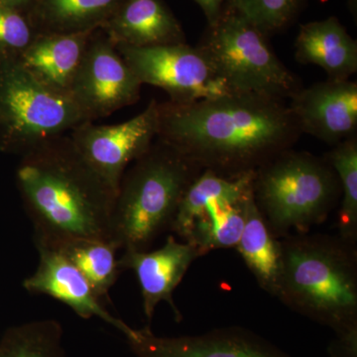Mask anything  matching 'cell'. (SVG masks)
Returning <instances> with one entry per match:
<instances>
[{
    "label": "cell",
    "mask_w": 357,
    "mask_h": 357,
    "mask_svg": "<svg viewBox=\"0 0 357 357\" xmlns=\"http://www.w3.org/2000/svg\"><path fill=\"white\" fill-rule=\"evenodd\" d=\"M39 1L40 0H0V4L13 7V8L23 13V10L29 8V7L35 8Z\"/></svg>",
    "instance_id": "28"
},
{
    "label": "cell",
    "mask_w": 357,
    "mask_h": 357,
    "mask_svg": "<svg viewBox=\"0 0 357 357\" xmlns=\"http://www.w3.org/2000/svg\"><path fill=\"white\" fill-rule=\"evenodd\" d=\"M39 264L35 273L23 282V287L33 295H45L70 307L82 319L96 317L126 335L130 328L115 318L98 299L79 269L57 248L36 245Z\"/></svg>",
    "instance_id": "15"
},
{
    "label": "cell",
    "mask_w": 357,
    "mask_h": 357,
    "mask_svg": "<svg viewBox=\"0 0 357 357\" xmlns=\"http://www.w3.org/2000/svg\"><path fill=\"white\" fill-rule=\"evenodd\" d=\"M255 174L229 178L202 171L181 199L171 231L196 248L199 256L236 248Z\"/></svg>",
    "instance_id": "8"
},
{
    "label": "cell",
    "mask_w": 357,
    "mask_h": 357,
    "mask_svg": "<svg viewBox=\"0 0 357 357\" xmlns=\"http://www.w3.org/2000/svg\"><path fill=\"white\" fill-rule=\"evenodd\" d=\"M141 84L164 89L169 102L192 103L231 93L198 46H115Z\"/></svg>",
    "instance_id": "9"
},
{
    "label": "cell",
    "mask_w": 357,
    "mask_h": 357,
    "mask_svg": "<svg viewBox=\"0 0 357 357\" xmlns=\"http://www.w3.org/2000/svg\"><path fill=\"white\" fill-rule=\"evenodd\" d=\"M0 357H67L62 326L40 319L8 328L0 340Z\"/></svg>",
    "instance_id": "22"
},
{
    "label": "cell",
    "mask_w": 357,
    "mask_h": 357,
    "mask_svg": "<svg viewBox=\"0 0 357 357\" xmlns=\"http://www.w3.org/2000/svg\"><path fill=\"white\" fill-rule=\"evenodd\" d=\"M95 31L37 34L18 61L40 83L70 98V86Z\"/></svg>",
    "instance_id": "16"
},
{
    "label": "cell",
    "mask_w": 357,
    "mask_h": 357,
    "mask_svg": "<svg viewBox=\"0 0 357 357\" xmlns=\"http://www.w3.org/2000/svg\"><path fill=\"white\" fill-rule=\"evenodd\" d=\"M51 248L60 250L79 269L98 299H109V290L121 272L119 249L112 241L82 239Z\"/></svg>",
    "instance_id": "21"
},
{
    "label": "cell",
    "mask_w": 357,
    "mask_h": 357,
    "mask_svg": "<svg viewBox=\"0 0 357 357\" xmlns=\"http://www.w3.org/2000/svg\"><path fill=\"white\" fill-rule=\"evenodd\" d=\"M236 248L260 286L277 298L282 273L280 239L272 234L256 206L253 192L245 206V222Z\"/></svg>",
    "instance_id": "19"
},
{
    "label": "cell",
    "mask_w": 357,
    "mask_h": 357,
    "mask_svg": "<svg viewBox=\"0 0 357 357\" xmlns=\"http://www.w3.org/2000/svg\"><path fill=\"white\" fill-rule=\"evenodd\" d=\"M282 273L277 299L332 328H357V250L337 234H291L280 239Z\"/></svg>",
    "instance_id": "3"
},
{
    "label": "cell",
    "mask_w": 357,
    "mask_h": 357,
    "mask_svg": "<svg viewBox=\"0 0 357 357\" xmlns=\"http://www.w3.org/2000/svg\"><path fill=\"white\" fill-rule=\"evenodd\" d=\"M328 354L330 357H357V328L335 335Z\"/></svg>",
    "instance_id": "26"
},
{
    "label": "cell",
    "mask_w": 357,
    "mask_h": 357,
    "mask_svg": "<svg viewBox=\"0 0 357 357\" xmlns=\"http://www.w3.org/2000/svg\"><path fill=\"white\" fill-rule=\"evenodd\" d=\"M202 169L163 141H154L126 170L115 198L110 241L117 249L146 251L170 230L185 192Z\"/></svg>",
    "instance_id": "4"
},
{
    "label": "cell",
    "mask_w": 357,
    "mask_h": 357,
    "mask_svg": "<svg viewBox=\"0 0 357 357\" xmlns=\"http://www.w3.org/2000/svg\"><path fill=\"white\" fill-rule=\"evenodd\" d=\"M301 0H229V8L263 34H273L295 17Z\"/></svg>",
    "instance_id": "24"
},
{
    "label": "cell",
    "mask_w": 357,
    "mask_h": 357,
    "mask_svg": "<svg viewBox=\"0 0 357 357\" xmlns=\"http://www.w3.org/2000/svg\"><path fill=\"white\" fill-rule=\"evenodd\" d=\"M196 1L198 2V3L199 4L201 3L202 0H196Z\"/></svg>",
    "instance_id": "29"
},
{
    "label": "cell",
    "mask_w": 357,
    "mask_h": 357,
    "mask_svg": "<svg viewBox=\"0 0 357 357\" xmlns=\"http://www.w3.org/2000/svg\"><path fill=\"white\" fill-rule=\"evenodd\" d=\"M223 2L225 0H202L199 6L208 18V25L213 24L222 15Z\"/></svg>",
    "instance_id": "27"
},
{
    "label": "cell",
    "mask_w": 357,
    "mask_h": 357,
    "mask_svg": "<svg viewBox=\"0 0 357 357\" xmlns=\"http://www.w3.org/2000/svg\"><path fill=\"white\" fill-rule=\"evenodd\" d=\"M135 357H291L243 328H215L197 335L159 337L150 326L123 335Z\"/></svg>",
    "instance_id": "12"
},
{
    "label": "cell",
    "mask_w": 357,
    "mask_h": 357,
    "mask_svg": "<svg viewBox=\"0 0 357 357\" xmlns=\"http://www.w3.org/2000/svg\"><path fill=\"white\" fill-rule=\"evenodd\" d=\"M199 256L198 250L184 241L169 236L161 248L151 251H123L119 258L121 271L131 270L139 283L143 311L148 321L153 319L161 302L172 307L177 321L182 319L173 300V293L183 280L190 266Z\"/></svg>",
    "instance_id": "14"
},
{
    "label": "cell",
    "mask_w": 357,
    "mask_h": 357,
    "mask_svg": "<svg viewBox=\"0 0 357 357\" xmlns=\"http://www.w3.org/2000/svg\"><path fill=\"white\" fill-rule=\"evenodd\" d=\"M16 178L35 245L110 241L116 192L77 151L69 133L22 155Z\"/></svg>",
    "instance_id": "2"
},
{
    "label": "cell",
    "mask_w": 357,
    "mask_h": 357,
    "mask_svg": "<svg viewBox=\"0 0 357 357\" xmlns=\"http://www.w3.org/2000/svg\"><path fill=\"white\" fill-rule=\"evenodd\" d=\"M295 58L321 68L328 79L347 81L357 72V42L337 18L314 21L301 27Z\"/></svg>",
    "instance_id": "18"
},
{
    "label": "cell",
    "mask_w": 357,
    "mask_h": 357,
    "mask_svg": "<svg viewBox=\"0 0 357 357\" xmlns=\"http://www.w3.org/2000/svg\"><path fill=\"white\" fill-rule=\"evenodd\" d=\"M159 128V102L128 121L98 126L86 121L69 133L77 151L89 165L117 194L128 167L148 151Z\"/></svg>",
    "instance_id": "10"
},
{
    "label": "cell",
    "mask_w": 357,
    "mask_h": 357,
    "mask_svg": "<svg viewBox=\"0 0 357 357\" xmlns=\"http://www.w3.org/2000/svg\"><path fill=\"white\" fill-rule=\"evenodd\" d=\"M123 0H40L35 6L37 34L95 31L114 15Z\"/></svg>",
    "instance_id": "20"
},
{
    "label": "cell",
    "mask_w": 357,
    "mask_h": 357,
    "mask_svg": "<svg viewBox=\"0 0 357 357\" xmlns=\"http://www.w3.org/2000/svg\"><path fill=\"white\" fill-rule=\"evenodd\" d=\"M198 47L231 93L288 102L303 86L277 57L266 35L232 9L210 25Z\"/></svg>",
    "instance_id": "6"
},
{
    "label": "cell",
    "mask_w": 357,
    "mask_h": 357,
    "mask_svg": "<svg viewBox=\"0 0 357 357\" xmlns=\"http://www.w3.org/2000/svg\"><path fill=\"white\" fill-rule=\"evenodd\" d=\"M141 86L112 40L93 32L70 91V100L88 121L134 105L140 98Z\"/></svg>",
    "instance_id": "11"
},
{
    "label": "cell",
    "mask_w": 357,
    "mask_h": 357,
    "mask_svg": "<svg viewBox=\"0 0 357 357\" xmlns=\"http://www.w3.org/2000/svg\"><path fill=\"white\" fill-rule=\"evenodd\" d=\"M337 173L342 188L337 234L349 243L357 241V136L333 146L325 155Z\"/></svg>",
    "instance_id": "23"
},
{
    "label": "cell",
    "mask_w": 357,
    "mask_h": 357,
    "mask_svg": "<svg viewBox=\"0 0 357 357\" xmlns=\"http://www.w3.org/2000/svg\"><path fill=\"white\" fill-rule=\"evenodd\" d=\"M86 121L69 96L40 83L17 58L0 56V151L22 156Z\"/></svg>",
    "instance_id": "7"
},
{
    "label": "cell",
    "mask_w": 357,
    "mask_h": 357,
    "mask_svg": "<svg viewBox=\"0 0 357 357\" xmlns=\"http://www.w3.org/2000/svg\"><path fill=\"white\" fill-rule=\"evenodd\" d=\"M103 27L115 46L185 43L180 25L161 0H123Z\"/></svg>",
    "instance_id": "17"
},
{
    "label": "cell",
    "mask_w": 357,
    "mask_h": 357,
    "mask_svg": "<svg viewBox=\"0 0 357 357\" xmlns=\"http://www.w3.org/2000/svg\"><path fill=\"white\" fill-rule=\"evenodd\" d=\"M301 132L335 146L357 136V83L326 79L302 86L288 100Z\"/></svg>",
    "instance_id": "13"
},
{
    "label": "cell",
    "mask_w": 357,
    "mask_h": 357,
    "mask_svg": "<svg viewBox=\"0 0 357 357\" xmlns=\"http://www.w3.org/2000/svg\"><path fill=\"white\" fill-rule=\"evenodd\" d=\"M253 198L277 238L309 234L342 199L335 171L324 157L289 149L255 171Z\"/></svg>",
    "instance_id": "5"
},
{
    "label": "cell",
    "mask_w": 357,
    "mask_h": 357,
    "mask_svg": "<svg viewBox=\"0 0 357 357\" xmlns=\"http://www.w3.org/2000/svg\"><path fill=\"white\" fill-rule=\"evenodd\" d=\"M301 132L285 100L227 93L192 103H159L157 139L202 170L225 177L255 173L292 149Z\"/></svg>",
    "instance_id": "1"
},
{
    "label": "cell",
    "mask_w": 357,
    "mask_h": 357,
    "mask_svg": "<svg viewBox=\"0 0 357 357\" xmlns=\"http://www.w3.org/2000/svg\"><path fill=\"white\" fill-rule=\"evenodd\" d=\"M36 36L32 23L24 14L0 4V56L20 57Z\"/></svg>",
    "instance_id": "25"
}]
</instances>
